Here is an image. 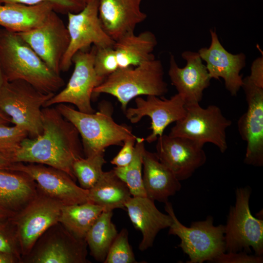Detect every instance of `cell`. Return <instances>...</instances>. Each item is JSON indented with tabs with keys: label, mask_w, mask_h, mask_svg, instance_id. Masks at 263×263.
<instances>
[{
	"label": "cell",
	"mask_w": 263,
	"mask_h": 263,
	"mask_svg": "<svg viewBox=\"0 0 263 263\" xmlns=\"http://www.w3.org/2000/svg\"><path fill=\"white\" fill-rule=\"evenodd\" d=\"M41 111L42 133L26 138L11 162L47 165L67 173L75 181L73 164L85 157L79 133L56 107H44Z\"/></svg>",
	"instance_id": "cell-1"
},
{
	"label": "cell",
	"mask_w": 263,
	"mask_h": 263,
	"mask_svg": "<svg viewBox=\"0 0 263 263\" xmlns=\"http://www.w3.org/2000/svg\"><path fill=\"white\" fill-rule=\"evenodd\" d=\"M0 64L5 80L25 81L40 91L55 93L65 82L18 33L0 28Z\"/></svg>",
	"instance_id": "cell-2"
},
{
	"label": "cell",
	"mask_w": 263,
	"mask_h": 263,
	"mask_svg": "<svg viewBox=\"0 0 263 263\" xmlns=\"http://www.w3.org/2000/svg\"><path fill=\"white\" fill-rule=\"evenodd\" d=\"M56 107L78 131L85 157L103 152L111 146H122L126 139L135 136L131 127L114 120L113 107L109 102H103L98 111L92 113L81 112L64 103Z\"/></svg>",
	"instance_id": "cell-3"
},
{
	"label": "cell",
	"mask_w": 263,
	"mask_h": 263,
	"mask_svg": "<svg viewBox=\"0 0 263 263\" xmlns=\"http://www.w3.org/2000/svg\"><path fill=\"white\" fill-rule=\"evenodd\" d=\"M161 61L155 58L135 67L120 68L96 87L93 95L107 94L117 98L124 112L134 98L145 95L161 97L168 92Z\"/></svg>",
	"instance_id": "cell-4"
},
{
	"label": "cell",
	"mask_w": 263,
	"mask_h": 263,
	"mask_svg": "<svg viewBox=\"0 0 263 263\" xmlns=\"http://www.w3.org/2000/svg\"><path fill=\"white\" fill-rule=\"evenodd\" d=\"M55 94L42 92L23 80H4L0 88V111L35 138L42 132V109Z\"/></svg>",
	"instance_id": "cell-5"
},
{
	"label": "cell",
	"mask_w": 263,
	"mask_h": 263,
	"mask_svg": "<svg viewBox=\"0 0 263 263\" xmlns=\"http://www.w3.org/2000/svg\"><path fill=\"white\" fill-rule=\"evenodd\" d=\"M165 209L172 221L169 234L178 236V245L188 255V263L213 262L221 253L225 252V225H213V218L209 215L204 221L192 222L190 226L183 225L176 217L171 203H165Z\"/></svg>",
	"instance_id": "cell-6"
},
{
	"label": "cell",
	"mask_w": 263,
	"mask_h": 263,
	"mask_svg": "<svg viewBox=\"0 0 263 263\" xmlns=\"http://www.w3.org/2000/svg\"><path fill=\"white\" fill-rule=\"evenodd\" d=\"M249 187L237 188L236 202L231 206L225 225V252L244 251L249 253L253 249L255 254H263V220L251 214Z\"/></svg>",
	"instance_id": "cell-7"
},
{
	"label": "cell",
	"mask_w": 263,
	"mask_h": 263,
	"mask_svg": "<svg viewBox=\"0 0 263 263\" xmlns=\"http://www.w3.org/2000/svg\"><path fill=\"white\" fill-rule=\"evenodd\" d=\"M185 116L175 122L169 134L189 138L203 145L210 143L222 153L227 148L226 131L231 121L214 105L203 108L199 103L186 105Z\"/></svg>",
	"instance_id": "cell-8"
},
{
	"label": "cell",
	"mask_w": 263,
	"mask_h": 263,
	"mask_svg": "<svg viewBox=\"0 0 263 263\" xmlns=\"http://www.w3.org/2000/svg\"><path fill=\"white\" fill-rule=\"evenodd\" d=\"M62 206L38 188L35 197L16 213L14 230L22 256L29 254L42 234L59 222Z\"/></svg>",
	"instance_id": "cell-9"
},
{
	"label": "cell",
	"mask_w": 263,
	"mask_h": 263,
	"mask_svg": "<svg viewBox=\"0 0 263 263\" xmlns=\"http://www.w3.org/2000/svg\"><path fill=\"white\" fill-rule=\"evenodd\" d=\"M96 47L89 51L80 50L72 58L74 69L66 87L50 98L44 107L58 104H72L85 113L95 112L91 104L94 89L103 80L96 75L94 68Z\"/></svg>",
	"instance_id": "cell-10"
},
{
	"label": "cell",
	"mask_w": 263,
	"mask_h": 263,
	"mask_svg": "<svg viewBox=\"0 0 263 263\" xmlns=\"http://www.w3.org/2000/svg\"><path fill=\"white\" fill-rule=\"evenodd\" d=\"M98 4L99 0H93L80 11L67 14L70 43L60 64L61 71H67L73 64L74 55L91 45L96 48L113 46L115 41L107 34L101 24Z\"/></svg>",
	"instance_id": "cell-11"
},
{
	"label": "cell",
	"mask_w": 263,
	"mask_h": 263,
	"mask_svg": "<svg viewBox=\"0 0 263 263\" xmlns=\"http://www.w3.org/2000/svg\"><path fill=\"white\" fill-rule=\"evenodd\" d=\"M7 169L27 174L39 190L63 206L89 201V190L77 186L69 174L57 169L41 164L18 162L12 163Z\"/></svg>",
	"instance_id": "cell-12"
},
{
	"label": "cell",
	"mask_w": 263,
	"mask_h": 263,
	"mask_svg": "<svg viewBox=\"0 0 263 263\" xmlns=\"http://www.w3.org/2000/svg\"><path fill=\"white\" fill-rule=\"evenodd\" d=\"M247 104L246 111L239 118L237 128L246 143L244 163L255 167L263 166V88L255 85L248 76L243 79Z\"/></svg>",
	"instance_id": "cell-13"
},
{
	"label": "cell",
	"mask_w": 263,
	"mask_h": 263,
	"mask_svg": "<svg viewBox=\"0 0 263 263\" xmlns=\"http://www.w3.org/2000/svg\"><path fill=\"white\" fill-rule=\"evenodd\" d=\"M57 13L52 11L40 25L18 34L53 71L60 75L70 36L67 26Z\"/></svg>",
	"instance_id": "cell-14"
},
{
	"label": "cell",
	"mask_w": 263,
	"mask_h": 263,
	"mask_svg": "<svg viewBox=\"0 0 263 263\" xmlns=\"http://www.w3.org/2000/svg\"><path fill=\"white\" fill-rule=\"evenodd\" d=\"M135 103V107L127 108L124 113L132 124L145 116L150 118L151 132L145 139L149 143L156 141L169 124L181 119L186 113L185 101L178 93L169 99L155 95H147L146 99L138 96Z\"/></svg>",
	"instance_id": "cell-15"
},
{
	"label": "cell",
	"mask_w": 263,
	"mask_h": 263,
	"mask_svg": "<svg viewBox=\"0 0 263 263\" xmlns=\"http://www.w3.org/2000/svg\"><path fill=\"white\" fill-rule=\"evenodd\" d=\"M156 141L157 157L180 181L190 177L207 161L204 145L189 138L163 134Z\"/></svg>",
	"instance_id": "cell-16"
},
{
	"label": "cell",
	"mask_w": 263,
	"mask_h": 263,
	"mask_svg": "<svg viewBox=\"0 0 263 263\" xmlns=\"http://www.w3.org/2000/svg\"><path fill=\"white\" fill-rule=\"evenodd\" d=\"M41 243L34 246L26 256L32 263H86L87 243L85 240L76 238L63 226L60 230L52 232L49 228Z\"/></svg>",
	"instance_id": "cell-17"
},
{
	"label": "cell",
	"mask_w": 263,
	"mask_h": 263,
	"mask_svg": "<svg viewBox=\"0 0 263 263\" xmlns=\"http://www.w3.org/2000/svg\"><path fill=\"white\" fill-rule=\"evenodd\" d=\"M210 46L201 48L198 53L206 62L211 79L222 78L226 89L231 95L236 96L243 84L240 73L245 66V55L243 53L236 55L229 53L220 42L216 31L210 29Z\"/></svg>",
	"instance_id": "cell-18"
},
{
	"label": "cell",
	"mask_w": 263,
	"mask_h": 263,
	"mask_svg": "<svg viewBox=\"0 0 263 263\" xmlns=\"http://www.w3.org/2000/svg\"><path fill=\"white\" fill-rule=\"evenodd\" d=\"M182 56L186 65L179 67L171 55L168 74L171 84L184 99L186 105L199 103L211 78L198 53L187 51Z\"/></svg>",
	"instance_id": "cell-19"
},
{
	"label": "cell",
	"mask_w": 263,
	"mask_h": 263,
	"mask_svg": "<svg viewBox=\"0 0 263 263\" xmlns=\"http://www.w3.org/2000/svg\"><path fill=\"white\" fill-rule=\"evenodd\" d=\"M142 0H99L98 17L107 34L114 41L134 32L147 15L140 8Z\"/></svg>",
	"instance_id": "cell-20"
},
{
	"label": "cell",
	"mask_w": 263,
	"mask_h": 263,
	"mask_svg": "<svg viewBox=\"0 0 263 263\" xmlns=\"http://www.w3.org/2000/svg\"><path fill=\"white\" fill-rule=\"evenodd\" d=\"M125 207L134 227L142 233L138 246L141 251L151 247L158 232L172 223L171 216L161 212L154 201L147 196H132Z\"/></svg>",
	"instance_id": "cell-21"
},
{
	"label": "cell",
	"mask_w": 263,
	"mask_h": 263,
	"mask_svg": "<svg viewBox=\"0 0 263 263\" xmlns=\"http://www.w3.org/2000/svg\"><path fill=\"white\" fill-rule=\"evenodd\" d=\"M142 170L146 196L154 201L165 203L181 188L180 181L160 161L156 153L145 150Z\"/></svg>",
	"instance_id": "cell-22"
},
{
	"label": "cell",
	"mask_w": 263,
	"mask_h": 263,
	"mask_svg": "<svg viewBox=\"0 0 263 263\" xmlns=\"http://www.w3.org/2000/svg\"><path fill=\"white\" fill-rule=\"evenodd\" d=\"M35 181L19 171L0 169V207L15 213L24 208L36 195Z\"/></svg>",
	"instance_id": "cell-23"
},
{
	"label": "cell",
	"mask_w": 263,
	"mask_h": 263,
	"mask_svg": "<svg viewBox=\"0 0 263 263\" xmlns=\"http://www.w3.org/2000/svg\"><path fill=\"white\" fill-rule=\"evenodd\" d=\"M53 11L49 2L34 5L0 4V26L12 32H26L40 25Z\"/></svg>",
	"instance_id": "cell-24"
},
{
	"label": "cell",
	"mask_w": 263,
	"mask_h": 263,
	"mask_svg": "<svg viewBox=\"0 0 263 263\" xmlns=\"http://www.w3.org/2000/svg\"><path fill=\"white\" fill-rule=\"evenodd\" d=\"M156 45L155 35L149 31L137 35L132 32L124 36L113 45L119 69L135 67L155 58L152 53Z\"/></svg>",
	"instance_id": "cell-25"
},
{
	"label": "cell",
	"mask_w": 263,
	"mask_h": 263,
	"mask_svg": "<svg viewBox=\"0 0 263 263\" xmlns=\"http://www.w3.org/2000/svg\"><path fill=\"white\" fill-rule=\"evenodd\" d=\"M127 185L113 169L103 171L94 186L89 190V201L101 207L104 210L125 208L132 197Z\"/></svg>",
	"instance_id": "cell-26"
},
{
	"label": "cell",
	"mask_w": 263,
	"mask_h": 263,
	"mask_svg": "<svg viewBox=\"0 0 263 263\" xmlns=\"http://www.w3.org/2000/svg\"><path fill=\"white\" fill-rule=\"evenodd\" d=\"M91 202L62 206L59 222L77 239L85 240L89 229L103 211Z\"/></svg>",
	"instance_id": "cell-27"
},
{
	"label": "cell",
	"mask_w": 263,
	"mask_h": 263,
	"mask_svg": "<svg viewBox=\"0 0 263 263\" xmlns=\"http://www.w3.org/2000/svg\"><path fill=\"white\" fill-rule=\"evenodd\" d=\"M113 211L103 210L88 232L85 241L91 255L98 262H104L118 232L113 223Z\"/></svg>",
	"instance_id": "cell-28"
},
{
	"label": "cell",
	"mask_w": 263,
	"mask_h": 263,
	"mask_svg": "<svg viewBox=\"0 0 263 263\" xmlns=\"http://www.w3.org/2000/svg\"><path fill=\"white\" fill-rule=\"evenodd\" d=\"M145 139L138 137L133 158L126 166L114 167L115 174L127 185L132 196H146L142 181L143 155Z\"/></svg>",
	"instance_id": "cell-29"
},
{
	"label": "cell",
	"mask_w": 263,
	"mask_h": 263,
	"mask_svg": "<svg viewBox=\"0 0 263 263\" xmlns=\"http://www.w3.org/2000/svg\"><path fill=\"white\" fill-rule=\"evenodd\" d=\"M104 152L76 160L73 165L74 174L80 187L89 190L97 183L103 171L102 167L106 163Z\"/></svg>",
	"instance_id": "cell-30"
},
{
	"label": "cell",
	"mask_w": 263,
	"mask_h": 263,
	"mask_svg": "<svg viewBox=\"0 0 263 263\" xmlns=\"http://www.w3.org/2000/svg\"><path fill=\"white\" fill-rule=\"evenodd\" d=\"M128 231L123 228L111 244L104 263H135V256L129 242Z\"/></svg>",
	"instance_id": "cell-31"
},
{
	"label": "cell",
	"mask_w": 263,
	"mask_h": 263,
	"mask_svg": "<svg viewBox=\"0 0 263 263\" xmlns=\"http://www.w3.org/2000/svg\"><path fill=\"white\" fill-rule=\"evenodd\" d=\"M28 136V132L19 127L0 124V153L11 161L12 156Z\"/></svg>",
	"instance_id": "cell-32"
},
{
	"label": "cell",
	"mask_w": 263,
	"mask_h": 263,
	"mask_svg": "<svg viewBox=\"0 0 263 263\" xmlns=\"http://www.w3.org/2000/svg\"><path fill=\"white\" fill-rule=\"evenodd\" d=\"M94 68L97 76L103 80L119 69L113 46L96 47Z\"/></svg>",
	"instance_id": "cell-33"
},
{
	"label": "cell",
	"mask_w": 263,
	"mask_h": 263,
	"mask_svg": "<svg viewBox=\"0 0 263 263\" xmlns=\"http://www.w3.org/2000/svg\"><path fill=\"white\" fill-rule=\"evenodd\" d=\"M43 2H49L56 13L67 14L80 11L86 4L79 0H0V4L19 3L27 5H34Z\"/></svg>",
	"instance_id": "cell-34"
},
{
	"label": "cell",
	"mask_w": 263,
	"mask_h": 263,
	"mask_svg": "<svg viewBox=\"0 0 263 263\" xmlns=\"http://www.w3.org/2000/svg\"><path fill=\"white\" fill-rule=\"evenodd\" d=\"M0 252L14 255L20 260L21 252L14 230L0 223Z\"/></svg>",
	"instance_id": "cell-35"
},
{
	"label": "cell",
	"mask_w": 263,
	"mask_h": 263,
	"mask_svg": "<svg viewBox=\"0 0 263 263\" xmlns=\"http://www.w3.org/2000/svg\"><path fill=\"white\" fill-rule=\"evenodd\" d=\"M213 263H262L263 257L255 254L249 255L245 251L225 252L216 257Z\"/></svg>",
	"instance_id": "cell-36"
},
{
	"label": "cell",
	"mask_w": 263,
	"mask_h": 263,
	"mask_svg": "<svg viewBox=\"0 0 263 263\" xmlns=\"http://www.w3.org/2000/svg\"><path fill=\"white\" fill-rule=\"evenodd\" d=\"M137 137L134 136L124 141L122 148L111 161V163L116 167H123L128 165L133 158L134 146Z\"/></svg>",
	"instance_id": "cell-37"
},
{
	"label": "cell",
	"mask_w": 263,
	"mask_h": 263,
	"mask_svg": "<svg viewBox=\"0 0 263 263\" xmlns=\"http://www.w3.org/2000/svg\"><path fill=\"white\" fill-rule=\"evenodd\" d=\"M256 86L263 88V57H258L252 63L251 73L248 76Z\"/></svg>",
	"instance_id": "cell-38"
},
{
	"label": "cell",
	"mask_w": 263,
	"mask_h": 263,
	"mask_svg": "<svg viewBox=\"0 0 263 263\" xmlns=\"http://www.w3.org/2000/svg\"><path fill=\"white\" fill-rule=\"evenodd\" d=\"M20 261L16 256L0 252V263H13Z\"/></svg>",
	"instance_id": "cell-39"
},
{
	"label": "cell",
	"mask_w": 263,
	"mask_h": 263,
	"mask_svg": "<svg viewBox=\"0 0 263 263\" xmlns=\"http://www.w3.org/2000/svg\"><path fill=\"white\" fill-rule=\"evenodd\" d=\"M12 163L5 156L0 153V169H8Z\"/></svg>",
	"instance_id": "cell-40"
},
{
	"label": "cell",
	"mask_w": 263,
	"mask_h": 263,
	"mask_svg": "<svg viewBox=\"0 0 263 263\" xmlns=\"http://www.w3.org/2000/svg\"><path fill=\"white\" fill-rule=\"evenodd\" d=\"M8 122H10V118L0 111V124H6Z\"/></svg>",
	"instance_id": "cell-41"
},
{
	"label": "cell",
	"mask_w": 263,
	"mask_h": 263,
	"mask_svg": "<svg viewBox=\"0 0 263 263\" xmlns=\"http://www.w3.org/2000/svg\"><path fill=\"white\" fill-rule=\"evenodd\" d=\"M8 214L9 213L0 207V221L3 218H5Z\"/></svg>",
	"instance_id": "cell-42"
},
{
	"label": "cell",
	"mask_w": 263,
	"mask_h": 263,
	"mask_svg": "<svg viewBox=\"0 0 263 263\" xmlns=\"http://www.w3.org/2000/svg\"><path fill=\"white\" fill-rule=\"evenodd\" d=\"M4 80L5 79L4 78V77L2 74V70H1V66L0 64V88L3 84Z\"/></svg>",
	"instance_id": "cell-43"
},
{
	"label": "cell",
	"mask_w": 263,
	"mask_h": 263,
	"mask_svg": "<svg viewBox=\"0 0 263 263\" xmlns=\"http://www.w3.org/2000/svg\"><path fill=\"white\" fill-rule=\"evenodd\" d=\"M79 0L84 3L85 4H86L87 3H89V2L93 0Z\"/></svg>",
	"instance_id": "cell-44"
}]
</instances>
